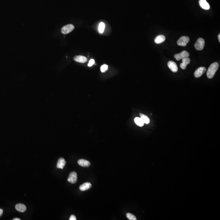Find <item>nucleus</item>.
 Instances as JSON below:
<instances>
[{
  "mask_svg": "<svg viewBox=\"0 0 220 220\" xmlns=\"http://www.w3.org/2000/svg\"><path fill=\"white\" fill-rule=\"evenodd\" d=\"M219 64L218 62H214L210 65L208 69L207 73V76L209 79L213 78L215 74L219 69Z\"/></svg>",
  "mask_w": 220,
  "mask_h": 220,
  "instance_id": "1",
  "label": "nucleus"
},
{
  "mask_svg": "<svg viewBox=\"0 0 220 220\" xmlns=\"http://www.w3.org/2000/svg\"><path fill=\"white\" fill-rule=\"evenodd\" d=\"M74 26L72 24H68L62 27L61 29V32L63 34H67L71 32L74 29Z\"/></svg>",
  "mask_w": 220,
  "mask_h": 220,
  "instance_id": "2",
  "label": "nucleus"
},
{
  "mask_svg": "<svg viewBox=\"0 0 220 220\" xmlns=\"http://www.w3.org/2000/svg\"><path fill=\"white\" fill-rule=\"evenodd\" d=\"M205 46V41L202 38H199L197 40L195 44V47L197 50L201 51L204 48Z\"/></svg>",
  "mask_w": 220,
  "mask_h": 220,
  "instance_id": "3",
  "label": "nucleus"
},
{
  "mask_svg": "<svg viewBox=\"0 0 220 220\" xmlns=\"http://www.w3.org/2000/svg\"><path fill=\"white\" fill-rule=\"evenodd\" d=\"M190 41V38L188 36H183L181 37L177 41V43L178 45L181 46L183 47H185L187 45V43Z\"/></svg>",
  "mask_w": 220,
  "mask_h": 220,
  "instance_id": "4",
  "label": "nucleus"
},
{
  "mask_svg": "<svg viewBox=\"0 0 220 220\" xmlns=\"http://www.w3.org/2000/svg\"><path fill=\"white\" fill-rule=\"evenodd\" d=\"M190 54L188 52L186 51H183L182 52L175 55L174 57L177 60L179 61L185 57H189Z\"/></svg>",
  "mask_w": 220,
  "mask_h": 220,
  "instance_id": "5",
  "label": "nucleus"
},
{
  "mask_svg": "<svg viewBox=\"0 0 220 220\" xmlns=\"http://www.w3.org/2000/svg\"><path fill=\"white\" fill-rule=\"evenodd\" d=\"M206 71V68L204 67H200L196 70L194 73V75L195 78H198L202 76Z\"/></svg>",
  "mask_w": 220,
  "mask_h": 220,
  "instance_id": "6",
  "label": "nucleus"
},
{
  "mask_svg": "<svg viewBox=\"0 0 220 220\" xmlns=\"http://www.w3.org/2000/svg\"><path fill=\"white\" fill-rule=\"evenodd\" d=\"M77 181V174L76 172H71L69 174V177L68 179V181L71 183H76Z\"/></svg>",
  "mask_w": 220,
  "mask_h": 220,
  "instance_id": "7",
  "label": "nucleus"
},
{
  "mask_svg": "<svg viewBox=\"0 0 220 220\" xmlns=\"http://www.w3.org/2000/svg\"><path fill=\"white\" fill-rule=\"evenodd\" d=\"M168 66L169 69L173 72H177L178 71V67L175 62L173 61H169L168 63Z\"/></svg>",
  "mask_w": 220,
  "mask_h": 220,
  "instance_id": "8",
  "label": "nucleus"
},
{
  "mask_svg": "<svg viewBox=\"0 0 220 220\" xmlns=\"http://www.w3.org/2000/svg\"><path fill=\"white\" fill-rule=\"evenodd\" d=\"M73 60L76 62L84 63L87 61V58L84 56H76L73 58Z\"/></svg>",
  "mask_w": 220,
  "mask_h": 220,
  "instance_id": "9",
  "label": "nucleus"
},
{
  "mask_svg": "<svg viewBox=\"0 0 220 220\" xmlns=\"http://www.w3.org/2000/svg\"><path fill=\"white\" fill-rule=\"evenodd\" d=\"M182 63L180 64V67L182 69H185L187 65L190 63V59L188 57H185L182 59Z\"/></svg>",
  "mask_w": 220,
  "mask_h": 220,
  "instance_id": "10",
  "label": "nucleus"
},
{
  "mask_svg": "<svg viewBox=\"0 0 220 220\" xmlns=\"http://www.w3.org/2000/svg\"><path fill=\"white\" fill-rule=\"evenodd\" d=\"M199 3L201 8L204 9L209 10L210 9V5L206 0H199Z\"/></svg>",
  "mask_w": 220,
  "mask_h": 220,
  "instance_id": "11",
  "label": "nucleus"
},
{
  "mask_svg": "<svg viewBox=\"0 0 220 220\" xmlns=\"http://www.w3.org/2000/svg\"><path fill=\"white\" fill-rule=\"evenodd\" d=\"M78 163L80 166L83 167H89L91 165V163L89 161L83 159H81L78 160Z\"/></svg>",
  "mask_w": 220,
  "mask_h": 220,
  "instance_id": "12",
  "label": "nucleus"
},
{
  "mask_svg": "<svg viewBox=\"0 0 220 220\" xmlns=\"http://www.w3.org/2000/svg\"><path fill=\"white\" fill-rule=\"evenodd\" d=\"M92 187L91 183L89 182H86L82 184L80 186V190L82 191H85L88 190Z\"/></svg>",
  "mask_w": 220,
  "mask_h": 220,
  "instance_id": "13",
  "label": "nucleus"
},
{
  "mask_svg": "<svg viewBox=\"0 0 220 220\" xmlns=\"http://www.w3.org/2000/svg\"><path fill=\"white\" fill-rule=\"evenodd\" d=\"M66 163V162L65 159L62 158H60L58 160L57 163V168L59 169H63Z\"/></svg>",
  "mask_w": 220,
  "mask_h": 220,
  "instance_id": "14",
  "label": "nucleus"
},
{
  "mask_svg": "<svg viewBox=\"0 0 220 220\" xmlns=\"http://www.w3.org/2000/svg\"><path fill=\"white\" fill-rule=\"evenodd\" d=\"M15 208L17 211L21 212H24L27 209L26 206L24 205L21 204H17L16 205Z\"/></svg>",
  "mask_w": 220,
  "mask_h": 220,
  "instance_id": "15",
  "label": "nucleus"
},
{
  "mask_svg": "<svg viewBox=\"0 0 220 220\" xmlns=\"http://www.w3.org/2000/svg\"><path fill=\"white\" fill-rule=\"evenodd\" d=\"M165 40H166L165 36L163 35H160L156 37L155 40V42L156 43L159 44L164 42Z\"/></svg>",
  "mask_w": 220,
  "mask_h": 220,
  "instance_id": "16",
  "label": "nucleus"
},
{
  "mask_svg": "<svg viewBox=\"0 0 220 220\" xmlns=\"http://www.w3.org/2000/svg\"><path fill=\"white\" fill-rule=\"evenodd\" d=\"M139 115H140V118H141V119L144 122V123L148 124L150 123V120L147 116L142 113L139 114Z\"/></svg>",
  "mask_w": 220,
  "mask_h": 220,
  "instance_id": "17",
  "label": "nucleus"
},
{
  "mask_svg": "<svg viewBox=\"0 0 220 220\" xmlns=\"http://www.w3.org/2000/svg\"><path fill=\"white\" fill-rule=\"evenodd\" d=\"M134 121L135 123L139 126H143L144 124V122L140 117H136L134 119Z\"/></svg>",
  "mask_w": 220,
  "mask_h": 220,
  "instance_id": "18",
  "label": "nucleus"
},
{
  "mask_svg": "<svg viewBox=\"0 0 220 220\" xmlns=\"http://www.w3.org/2000/svg\"><path fill=\"white\" fill-rule=\"evenodd\" d=\"M105 28V24L103 22H101L100 24H99V31L100 33H102L104 31V29Z\"/></svg>",
  "mask_w": 220,
  "mask_h": 220,
  "instance_id": "19",
  "label": "nucleus"
},
{
  "mask_svg": "<svg viewBox=\"0 0 220 220\" xmlns=\"http://www.w3.org/2000/svg\"><path fill=\"white\" fill-rule=\"evenodd\" d=\"M126 217L128 219L130 220H137V218L135 216L131 213H128L127 214Z\"/></svg>",
  "mask_w": 220,
  "mask_h": 220,
  "instance_id": "20",
  "label": "nucleus"
},
{
  "mask_svg": "<svg viewBox=\"0 0 220 220\" xmlns=\"http://www.w3.org/2000/svg\"><path fill=\"white\" fill-rule=\"evenodd\" d=\"M108 66L107 65H104L102 66L101 68H100V70L102 72H105V71H107L108 70Z\"/></svg>",
  "mask_w": 220,
  "mask_h": 220,
  "instance_id": "21",
  "label": "nucleus"
},
{
  "mask_svg": "<svg viewBox=\"0 0 220 220\" xmlns=\"http://www.w3.org/2000/svg\"><path fill=\"white\" fill-rule=\"evenodd\" d=\"M94 63L95 61L94 59H91V60L89 61V63L88 64V67H91V66H92L94 64Z\"/></svg>",
  "mask_w": 220,
  "mask_h": 220,
  "instance_id": "22",
  "label": "nucleus"
},
{
  "mask_svg": "<svg viewBox=\"0 0 220 220\" xmlns=\"http://www.w3.org/2000/svg\"><path fill=\"white\" fill-rule=\"evenodd\" d=\"M76 219H76V217L74 215H71V216L70 217V219H69L70 220H76Z\"/></svg>",
  "mask_w": 220,
  "mask_h": 220,
  "instance_id": "23",
  "label": "nucleus"
},
{
  "mask_svg": "<svg viewBox=\"0 0 220 220\" xmlns=\"http://www.w3.org/2000/svg\"><path fill=\"white\" fill-rule=\"evenodd\" d=\"M3 214V210L2 209H0V217Z\"/></svg>",
  "mask_w": 220,
  "mask_h": 220,
  "instance_id": "24",
  "label": "nucleus"
},
{
  "mask_svg": "<svg viewBox=\"0 0 220 220\" xmlns=\"http://www.w3.org/2000/svg\"><path fill=\"white\" fill-rule=\"evenodd\" d=\"M218 39H219V42H220V34H219V36H218Z\"/></svg>",
  "mask_w": 220,
  "mask_h": 220,
  "instance_id": "25",
  "label": "nucleus"
},
{
  "mask_svg": "<svg viewBox=\"0 0 220 220\" xmlns=\"http://www.w3.org/2000/svg\"><path fill=\"white\" fill-rule=\"evenodd\" d=\"M13 220H20V219H19L18 218H15L14 219H13Z\"/></svg>",
  "mask_w": 220,
  "mask_h": 220,
  "instance_id": "26",
  "label": "nucleus"
}]
</instances>
